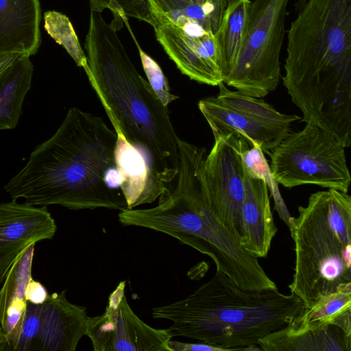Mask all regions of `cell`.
<instances>
[{
    "mask_svg": "<svg viewBox=\"0 0 351 351\" xmlns=\"http://www.w3.org/2000/svg\"><path fill=\"white\" fill-rule=\"evenodd\" d=\"M117 139L102 118L71 108L54 134L35 148L3 189L12 199L33 206L126 209L121 190L107 182L116 168Z\"/></svg>",
    "mask_w": 351,
    "mask_h": 351,
    "instance_id": "obj_1",
    "label": "cell"
},
{
    "mask_svg": "<svg viewBox=\"0 0 351 351\" xmlns=\"http://www.w3.org/2000/svg\"><path fill=\"white\" fill-rule=\"evenodd\" d=\"M284 86L303 114L337 138L351 132V0H308L287 32Z\"/></svg>",
    "mask_w": 351,
    "mask_h": 351,
    "instance_id": "obj_2",
    "label": "cell"
},
{
    "mask_svg": "<svg viewBox=\"0 0 351 351\" xmlns=\"http://www.w3.org/2000/svg\"><path fill=\"white\" fill-rule=\"evenodd\" d=\"M91 11L85 40L89 82L116 132L138 148L166 184L180 168L178 140L167 107L138 72L117 32Z\"/></svg>",
    "mask_w": 351,
    "mask_h": 351,
    "instance_id": "obj_3",
    "label": "cell"
},
{
    "mask_svg": "<svg viewBox=\"0 0 351 351\" xmlns=\"http://www.w3.org/2000/svg\"><path fill=\"white\" fill-rule=\"evenodd\" d=\"M180 168L173 190L151 208L124 209L118 215L125 226L149 228L174 237L208 256L216 269L245 290L277 289L258 258L250 254L211 211L200 178L204 147L178 140Z\"/></svg>",
    "mask_w": 351,
    "mask_h": 351,
    "instance_id": "obj_4",
    "label": "cell"
},
{
    "mask_svg": "<svg viewBox=\"0 0 351 351\" xmlns=\"http://www.w3.org/2000/svg\"><path fill=\"white\" fill-rule=\"evenodd\" d=\"M293 293L277 289L245 290L223 273L214 276L187 297L152 309L154 319L172 322L174 337H184L224 351L261 350L259 341L287 326L303 309Z\"/></svg>",
    "mask_w": 351,
    "mask_h": 351,
    "instance_id": "obj_5",
    "label": "cell"
},
{
    "mask_svg": "<svg viewBox=\"0 0 351 351\" xmlns=\"http://www.w3.org/2000/svg\"><path fill=\"white\" fill-rule=\"evenodd\" d=\"M288 226L295 252L288 287L311 308L351 282V197L335 189L314 193Z\"/></svg>",
    "mask_w": 351,
    "mask_h": 351,
    "instance_id": "obj_6",
    "label": "cell"
},
{
    "mask_svg": "<svg viewBox=\"0 0 351 351\" xmlns=\"http://www.w3.org/2000/svg\"><path fill=\"white\" fill-rule=\"evenodd\" d=\"M288 3L289 0L250 1L236 59L223 79L226 86L257 98L276 89Z\"/></svg>",
    "mask_w": 351,
    "mask_h": 351,
    "instance_id": "obj_7",
    "label": "cell"
},
{
    "mask_svg": "<svg viewBox=\"0 0 351 351\" xmlns=\"http://www.w3.org/2000/svg\"><path fill=\"white\" fill-rule=\"evenodd\" d=\"M345 151L332 134L306 123L269 152V166L276 182L284 187L312 184L348 193L351 176Z\"/></svg>",
    "mask_w": 351,
    "mask_h": 351,
    "instance_id": "obj_8",
    "label": "cell"
},
{
    "mask_svg": "<svg viewBox=\"0 0 351 351\" xmlns=\"http://www.w3.org/2000/svg\"><path fill=\"white\" fill-rule=\"evenodd\" d=\"M217 86L216 96L198 103L214 138L232 133L251 146L258 144L269 154L291 132L293 123L301 119L295 114L280 112L260 98L230 90L223 82Z\"/></svg>",
    "mask_w": 351,
    "mask_h": 351,
    "instance_id": "obj_9",
    "label": "cell"
},
{
    "mask_svg": "<svg viewBox=\"0 0 351 351\" xmlns=\"http://www.w3.org/2000/svg\"><path fill=\"white\" fill-rule=\"evenodd\" d=\"M86 307L70 302L66 291L40 304L27 301L25 312L3 351H74L86 335Z\"/></svg>",
    "mask_w": 351,
    "mask_h": 351,
    "instance_id": "obj_10",
    "label": "cell"
},
{
    "mask_svg": "<svg viewBox=\"0 0 351 351\" xmlns=\"http://www.w3.org/2000/svg\"><path fill=\"white\" fill-rule=\"evenodd\" d=\"M214 138L213 146L201 166L203 191L213 213L242 245L245 240L241 213L244 139L232 133Z\"/></svg>",
    "mask_w": 351,
    "mask_h": 351,
    "instance_id": "obj_11",
    "label": "cell"
},
{
    "mask_svg": "<svg viewBox=\"0 0 351 351\" xmlns=\"http://www.w3.org/2000/svg\"><path fill=\"white\" fill-rule=\"evenodd\" d=\"M125 281L119 283L108 297L104 313L88 317L86 335L95 351H171L173 335L141 320L129 305Z\"/></svg>",
    "mask_w": 351,
    "mask_h": 351,
    "instance_id": "obj_12",
    "label": "cell"
},
{
    "mask_svg": "<svg viewBox=\"0 0 351 351\" xmlns=\"http://www.w3.org/2000/svg\"><path fill=\"white\" fill-rule=\"evenodd\" d=\"M154 29L157 40L182 74L213 86L223 82L215 34L187 21H160Z\"/></svg>",
    "mask_w": 351,
    "mask_h": 351,
    "instance_id": "obj_13",
    "label": "cell"
},
{
    "mask_svg": "<svg viewBox=\"0 0 351 351\" xmlns=\"http://www.w3.org/2000/svg\"><path fill=\"white\" fill-rule=\"evenodd\" d=\"M56 230L47 206L19 204L15 199L0 203V285L27 247L53 239Z\"/></svg>",
    "mask_w": 351,
    "mask_h": 351,
    "instance_id": "obj_14",
    "label": "cell"
},
{
    "mask_svg": "<svg viewBox=\"0 0 351 351\" xmlns=\"http://www.w3.org/2000/svg\"><path fill=\"white\" fill-rule=\"evenodd\" d=\"M116 132L115 166L127 208L153 203L169 191L167 184L158 176L145 155L128 142L119 132Z\"/></svg>",
    "mask_w": 351,
    "mask_h": 351,
    "instance_id": "obj_15",
    "label": "cell"
},
{
    "mask_svg": "<svg viewBox=\"0 0 351 351\" xmlns=\"http://www.w3.org/2000/svg\"><path fill=\"white\" fill-rule=\"evenodd\" d=\"M39 0H0V56L35 55L41 43Z\"/></svg>",
    "mask_w": 351,
    "mask_h": 351,
    "instance_id": "obj_16",
    "label": "cell"
},
{
    "mask_svg": "<svg viewBox=\"0 0 351 351\" xmlns=\"http://www.w3.org/2000/svg\"><path fill=\"white\" fill-rule=\"evenodd\" d=\"M243 178L241 213L245 240L242 246L255 258H265L278 231L271 210L269 188L265 181L250 176L244 166Z\"/></svg>",
    "mask_w": 351,
    "mask_h": 351,
    "instance_id": "obj_17",
    "label": "cell"
},
{
    "mask_svg": "<svg viewBox=\"0 0 351 351\" xmlns=\"http://www.w3.org/2000/svg\"><path fill=\"white\" fill-rule=\"evenodd\" d=\"M258 346L265 351H350L351 334L335 325L298 330L284 327L263 338Z\"/></svg>",
    "mask_w": 351,
    "mask_h": 351,
    "instance_id": "obj_18",
    "label": "cell"
},
{
    "mask_svg": "<svg viewBox=\"0 0 351 351\" xmlns=\"http://www.w3.org/2000/svg\"><path fill=\"white\" fill-rule=\"evenodd\" d=\"M35 243L27 247L9 270L0 290V324L6 339L20 322L26 308L25 289L32 277Z\"/></svg>",
    "mask_w": 351,
    "mask_h": 351,
    "instance_id": "obj_19",
    "label": "cell"
},
{
    "mask_svg": "<svg viewBox=\"0 0 351 351\" xmlns=\"http://www.w3.org/2000/svg\"><path fill=\"white\" fill-rule=\"evenodd\" d=\"M33 73L29 57L19 55L0 77V130H12L18 125Z\"/></svg>",
    "mask_w": 351,
    "mask_h": 351,
    "instance_id": "obj_20",
    "label": "cell"
},
{
    "mask_svg": "<svg viewBox=\"0 0 351 351\" xmlns=\"http://www.w3.org/2000/svg\"><path fill=\"white\" fill-rule=\"evenodd\" d=\"M335 325L351 334V282L303 309L287 325L291 330Z\"/></svg>",
    "mask_w": 351,
    "mask_h": 351,
    "instance_id": "obj_21",
    "label": "cell"
},
{
    "mask_svg": "<svg viewBox=\"0 0 351 351\" xmlns=\"http://www.w3.org/2000/svg\"><path fill=\"white\" fill-rule=\"evenodd\" d=\"M250 1L235 0L228 3L219 29L215 34L221 55L223 79L236 59L243 38Z\"/></svg>",
    "mask_w": 351,
    "mask_h": 351,
    "instance_id": "obj_22",
    "label": "cell"
},
{
    "mask_svg": "<svg viewBox=\"0 0 351 351\" xmlns=\"http://www.w3.org/2000/svg\"><path fill=\"white\" fill-rule=\"evenodd\" d=\"M228 4L227 0H205L202 3L192 2L158 18L160 21L191 22L215 34L221 25Z\"/></svg>",
    "mask_w": 351,
    "mask_h": 351,
    "instance_id": "obj_23",
    "label": "cell"
},
{
    "mask_svg": "<svg viewBox=\"0 0 351 351\" xmlns=\"http://www.w3.org/2000/svg\"><path fill=\"white\" fill-rule=\"evenodd\" d=\"M91 11L102 12L108 9L113 14L110 23L117 30L123 24L133 18L148 23L153 27L158 23L147 0H88Z\"/></svg>",
    "mask_w": 351,
    "mask_h": 351,
    "instance_id": "obj_24",
    "label": "cell"
},
{
    "mask_svg": "<svg viewBox=\"0 0 351 351\" xmlns=\"http://www.w3.org/2000/svg\"><path fill=\"white\" fill-rule=\"evenodd\" d=\"M241 156L247 173L251 176L266 182L269 191L275 200L276 209L281 219L288 225L291 216L280 196L278 184L273 178L270 166L261 147L257 143H254L252 147H250L248 143L244 140Z\"/></svg>",
    "mask_w": 351,
    "mask_h": 351,
    "instance_id": "obj_25",
    "label": "cell"
},
{
    "mask_svg": "<svg viewBox=\"0 0 351 351\" xmlns=\"http://www.w3.org/2000/svg\"><path fill=\"white\" fill-rule=\"evenodd\" d=\"M44 27L47 34L62 46L78 66L84 69L87 58L69 19L57 11L44 14Z\"/></svg>",
    "mask_w": 351,
    "mask_h": 351,
    "instance_id": "obj_26",
    "label": "cell"
},
{
    "mask_svg": "<svg viewBox=\"0 0 351 351\" xmlns=\"http://www.w3.org/2000/svg\"><path fill=\"white\" fill-rule=\"evenodd\" d=\"M125 24L138 48L142 66L147 77L148 83L161 103L167 107L170 103L177 99L178 96L171 93L168 80L157 62L141 49L133 32L130 29L128 21L125 22Z\"/></svg>",
    "mask_w": 351,
    "mask_h": 351,
    "instance_id": "obj_27",
    "label": "cell"
},
{
    "mask_svg": "<svg viewBox=\"0 0 351 351\" xmlns=\"http://www.w3.org/2000/svg\"><path fill=\"white\" fill-rule=\"evenodd\" d=\"M157 18L167 12L184 8L193 0H147Z\"/></svg>",
    "mask_w": 351,
    "mask_h": 351,
    "instance_id": "obj_28",
    "label": "cell"
},
{
    "mask_svg": "<svg viewBox=\"0 0 351 351\" xmlns=\"http://www.w3.org/2000/svg\"><path fill=\"white\" fill-rule=\"evenodd\" d=\"M49 293L40 282L32 278L25 289V300L35 304H43L47 298Z\"/></svg>",
    "mask_w": 351,
    "mask_h": 351,
    "instance_id": "obj_29",
    "label": "cell"
},
{
    "mask_svg": "<svg viewBox=\"0 0 351 351\" xmlns=\"http://www.w3.org/2000/svg\"><path fill=\"white\" fill-rule=\"evenodd\" d=\"M169 346L171 351H224L223 349L207 343H186L171 339Z\"/></svg>",
    "mask_w": 351,
    "mask_h": 351,
    "instance_id": "obj_30",
    "label": "cell"
},
{
    "mask_svg": "<svg viewBox=\"0 0 351 351\" xmlns=\"http://www.w3.org/2000/svg\"><path fill=\"white\" fill-rule=\"evenodd\" d=\"M19 55L10 54L0 56V77L5 70L13 63Z\"/></svg>",
    "mask_w": 351,
    "mask_h": 351,
    "instance_id": "obj_31",
    "label": "cell"
},
{
    "mask_svg": "<svg viewBox=\"0 0 351 351\" xmlns=\"http://www.w3.org/2000/svg\"><path fill=\"white\" fill-rule=\"evenodd\" d=\"M307 1L308 0H297L296 1V3H295V10L297 13L298 12H300L303 8V7L304 6V5L307 2Z\"/></svg>",
    "mask_w": 351,
    "mask_h": 351,
    "instance_id": "obj_32",
    "label": "cell"
},
{
    "mask_svg": "<svg viewBox=\"0 0 351 351\" xmlns=\"http://www.w3.org/2000/svg\"><path fill=\"white\" fill-rule=\"evenodd\" d=\"M5 346V337L0 324V351H3Z\"/></svg>",
    "mask_w": 351,
    "mask_h": 351,
    "instance_id": "obj_33",
    "label": "cell"
},
{
    "mask_svg": "<svg viewBox=\"0 0 351 351\" xmlns=\"http://www.w3.org/2000/svg\"><path fill=\"white\" fill-rule=\"evenodd\" d=\"M205 0H193L194 2H196V3H202L204 2Z\"/></svg>",
    "mask_w": 351,
    "mask_h": 351,
    "instance_id": "obj_34",
    "label": "cell"
},
{
    "mask_svg": "<svg viewBox=\"0 0 351 351\" xmlns=\"http://www.w3.org/2000/svg\"><path fill=\"white\" fill-rule=\"evenodd\" d=\"M234 1H235V0H228V3H230V2H232Z\"/></svg>",
    "mask_w": 351,
    "mask_h": 351,
    "instance_id": "obj_35",
    "label": "cell"
}]
</instances>
